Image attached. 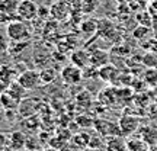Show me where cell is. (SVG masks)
Returning <instances> with one entry per match:
<instances>
[{"label": "cell", "mask_w": 157, "mask_h": 151, "mask_svg": "<svg viewBox=\"0 0 157 151\" xmlns=\"http://www.w3.org/2000/svg\"><path fill=\"white\" fill-rule=\"evenodd\" d=\"M6 35L9 36L12 42H23L29 41L32 35V28L28 21H12L6 26Z\"/></svg>", "instance_id": "obj_1"}, {"label": "cell", "mask_w": 157, "mask_h": 151, "mask_svg": "<svg viewBox=\"0 0 157 151\" xmlns=\"http://www.w3.org/2000/svg\"><path fill=\"white\" fill-rule=\"evenodd\" d=\"M118 125H119L122 137H131L140 129L141 121L140 118L135 116V115H122L118 121Z\"/></svg>", "instance_id": "obj_2"}, {"label": "cell", "mask_w": 157, "mask_h": 151, "mask_svg": "<svg viewBox=\"0 0 157 151\" xmlns=\"http://www.w3.org/2000/svg\"><path fill=\"white\" fill-rule=\"evenodd\" d=\"M38 13H39V7L34 0H21L19 2L16 12V16L19 19L31 22V21H34L35 17L38 16Z\"/></svg>", "instance_id": "obj_3"}, {"label": "cell", "mask_w": 157, "mask_h": 151, "mask_svg": "<svg viewBox=\"0 0 157 151\" xmlns=\"http://www.w3.org/2000/svg\"><path fill=\"white\" fill-rule=\"evenodd\" d=\"M17 83L21 84L22 87H25L26 90H34L36 87H39L42 84L41 80V74L36 70H25L17 76Z\"/></svg>", "instance_id": "obj_4"}, {"label": "cell", "mask_w": 157, "mask_h": 151, "mask_svg": "<svg viewBox=\"0 0 157 151\" xmlns=\"http://www.w3.org/2000/svg\"><path fill=\"white\" fill-rule=\"evenodd\" d=\"M96 132H99L102 137H115V135H121V129L118 122L112 121H106V119H101V118H95V125H93Z\"/></svg>", "instance_id": "obj_5"}, {"label": "cell", "mask_w": 157, "mask_h": 151, "mask_svg": "<svg viewBox=\"0 0 157 151\" xmlns=\"http://www.w3.org/2000/svg\"><path fill=\"white\" fill-rule=\"evenodd\" d=\"M83 68L77 67L74 64H67L61 68L60 71V76H61L63 81L66 84H78L80 81H83Z\"/></svg>", "instance_id": "obj_6"}, {"label": "cell", "mask_w": 157, "mask_h": 151, "mask_svg": "<svg viewBox=\"0 0 157 151\" xmlns=\"http://www.w3.org/2000/svg\"><path fill=\"white\" fill-rule=\"evenodd\" d=\"M105 151H128V141L122 135L108 137L105 141Z\"/></svg>", "instance_id": "obj_7"}, {"label": "cell", "mask_w": 157, "mask_h": 151, "mask_svg": "<svg viewBox=\"0 0 157 151\" xmlns=\"http://www.w3.org/2000/svg\"><path fill=\"white\" fill-rule=\"evenodd\" d=\"M98 76H99V78H101L102 81H105V83H113L115 80L119 78L118 70L113 67V66H111V64L102 66V67L98 70Z\"/></svg>", "instance_id": "obj_8"}, {"label": "cell", "mask_w": 157, "mask_h": 151, "mask_svg": "<svg viewBox=\"0 0 157 151\" xmlns=\"http://www.w3.org/2000/svg\"><path fill=\"white\" fill-rule=\"evenodd\" d=\"M50 15L56 21H64L68 16V6L66 2H56L54 5L51 6L50 9Z\"/></svg>", "instance_id": "obj_9"}, {"label": "cell", "mask_w": 157, "mask_h": 151, "mask_svg": "<svg viewBox=\"0 0 157 151\" xmlns=\"http://www.w3.org/2000/svg\"><path fill=\"white\" fill-rule=\"evenodd\" d=\"M70 60H71V64H74V66H77L80 68H86L87 66H90V54L87 51L83 50L74 51Z\"/></svg>", "instance_id": "obj_10"}, {"label": "cell", "mask_w": 157, "mask_h": 151, "mask_svg": "<svg viewBox=\"0 0 157 151\" xmlns=\"http://www.w3.org/2000/svg\"><path fill=\"white\" fill-rule=\"evenodd\" d=\"M138 131H140V138L146 141L148 147L157 145V128H154V126H143Z\"/></svg>", "instance_id": "obj_11"}, {"label": "cell", "mask_w": 157, "mask_h": 151, "mask_svg": "<svg viewBox=\"0 0 157 151\" xmlns=\"http://www.w3.org/2000/svg\"><path fill=\"white\" fill-rule=\"evenodd\" d=\"M89 141H90V134H87V132H77V134L71 135L70 142H71L73 145L84 150L86 147H89Z\"/></svg>", "instance_id": "obj_12"}, {"label": "cell", "mask_w": 157, "mask_h": 151, "mask_svg": "<svg viewBox=\"0 0 157 151\" xmlns=\"http://www.w3.org/2000/svg\"><path fill=\"white\" fill-rule=\"evenodd\" d=\"M17 6H19L17 0H2V3H0V12L5 13L6 16L13 15V13L16 15Z\"/></svg>", "instance_id": "obj_13"}, {"label": "cell", "mask_w": 157, "mask_h": 151, "mask_svg": "<svg viewBox=\"0 0 157 151\" xmlns=\"http://www.w3.org/2000/svg\"><path fill=\"white\" fill-rule=\"evenodd\" d=\"M128 141V151H148V144L141 138H131Z\"/></svg>", "instance_id": "obj_14"}, {"label": "cell", "mask_w": 157, "mask_h": 151, "mask_svg": "<svg viewBox=\"0 0 157 151\" xmlns=\"http://www.w3.org/2000/svg\"><path fill=\"white\" fill-rule=\"evenodd\" d=\"M39 74H41L42 84L52 83V81L56 80V77H57V71L54 70V68H51V67H44L41 71H39Z\"/></svg>", "instance_id": "obj_15"}, {"label": "cell", "mask_w": 157, "mask_h": 151, "mask_svg": "<svg viewBox=\"0 0 157 151\" xmlns=\"http://www.w3.org/2000/svg\"><path fill=\"white\" fill-rule=\"evenodd\" d=\"M105 141H106V138H105V137H102L99 132H96V134H90L89 147L99 148V150H105Z\"/></svg>", "instance_id": "obj_16"}, {"label": "cell", "mask_w": 157, "mask_h": 151, "mask_svg": "<svg viewBox=\"0 0 157 151\" xmlns=\"http://www.w3.org/2000/svg\"><path fill=\"white\" fill-rule=\"evenodd\" d=\"M144 81L150 87H157V67L147 68L144 73Z\"/></svg>", "instance_id": "obj_17"}, {"label": "cell", "mask_w": 157, "mask_h": 151, "mask_svg": "<svg viewBox=\"0 0 157 151\" xmlns=\"http://www.w3.org/2000/svg\"><path fill=\"white\" fill-rule=\"evenodd\" d=\"M143 64H144L147 68L157 67V55L153 54V52H147L146 55H144V58H143Z\"/></svg>", "instance_id": "obj_18"}, {"label": "cell", "mask_w": 157, "mask_h": 151, "mask_svg": "<svg viewBox=\"0 0 157 151\" xmlns=\"http://www.w3.org/2000/svg\"><path fill=\"white\" fill-rule=\"evenodd\" d=\"M16 142H19V147L25 145V137L21 132H13L12 134V145L16 148Z\"/></svg>", "instance_id": "obj_19"}, {"label": "cell", "mask_w": 157, "mask_h": 151, "mask_svg": "<svg viewBox=\"0 0 157 151\" xmlns=\"http://www.w3.org/2000/svg\"><path fill=\"white\" fill-rule=\"evenodd\" d=\"M9 42H10V39L7 35H2L0 34V52H3V51H7L9 48Z\"/></svg>", "instance_id": "obj_20"}, {"label": "cell", "mask_w": 157, "mask_h": 151, "mask_svg": "<svg viewBox=\"0 0 157 151\" xmlns=\"http://www.w3.org/2000/svg\"><path fill=\"white\" fill-rule=\"evenodd\" d=\"M61 151H83V150H82V148H78V147H76V145H73L71 142H68L67 145L64 147Z\"/></svg>", "instance_id": "obj_21"}, {"label": "cell", "mask_w": 157, "mask_h": 151, "mask_svg": "<svg viewBox=\"0 0 157 151\" xmlns=\"http://www.w3.org/2000/svg\"><path fill=\"white\" fill-rule=\"evenodd\" d=\"M6 144H7V138H6V135L5 134H0V150H2Z\"/></svg>", "instance_id": "obj_22"}, {"label": "cell", "mask_w": 157, "mask_h": 151, "mask_svg": "<svg viewBox=\"0 0 157 151\" xmlns=\"http://www.w3.org/2000/svg\"><path fill=\"white\" fill-rule=\"evenodd\" d=\"M83 151H103V150H99V148H93V147H86Z\"/></svg>", "instance_id": "obj_23"}, {"label": "cell", "mask_w": 157, "mask_h": 151, "mask_svg": "<svg viewBox=\"0 0 157 151\" xmlns=\"http://www.w3.org/2000/svg\"><path fill=\"white\" fill-rule=\"evenodd\" d=\"M44 151H60V150H57V148H52V147H48V148H45Z\"/></svg>", "instance_id": "obj_24"}, {"label": "cell", "mask_w": 157, "mask_h": 151, "mask_svg": "<svg viewBox=\"0 0 157 151\" xmlns=\"http://www.w3.org/2000/svg\"><path fill=\"white\" fill-rule=\"evenodd\" d=\"M154 103L157 105V95H156V97H154Z\"/></svg>", "instance_id": "obj_25"}]
</instances>
